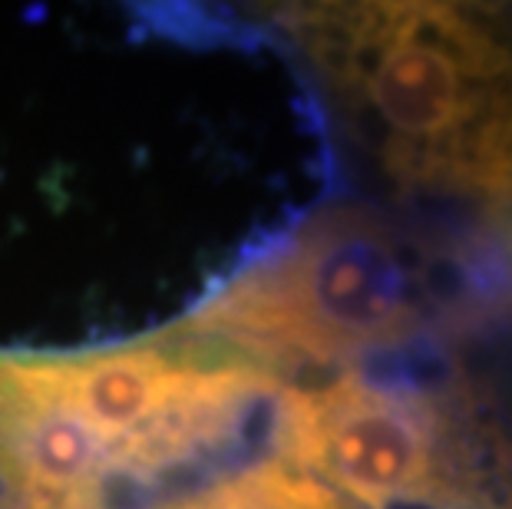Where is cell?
<instances>
[{
	"instance_id": "obj_1",
	"label": "cell",
	"mask_w": 512,
	"mask_h": 509,
	"mask_svg": "<svg viewBox=\"0 0 512 509\" xmlns=\"http://www.w3.org/2000/svg\"><path fill=\"white\" fill-rule=\"evenodd\" d=\"M285 24L380 176L512 232V7L321 4Z\"/></svg>"
}]
</instances>
